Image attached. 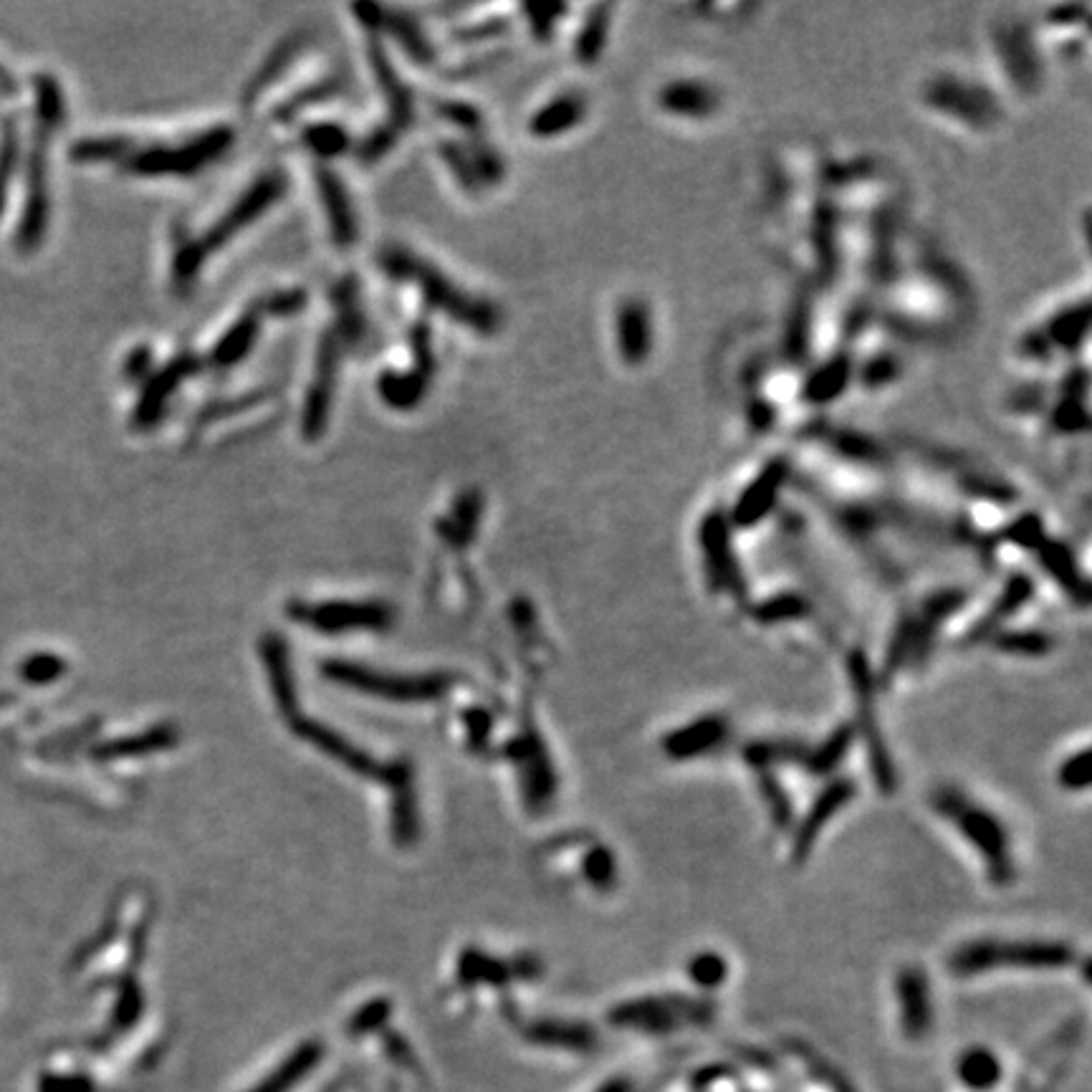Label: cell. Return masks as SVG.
I'll return each instance as SVG.
<instances>
[{
    "label": "cell",
    "mask_w": 1092,
    "mask_h": 1092,
    "mask_svg": "<svg viewBox=\"0 0 1092 1092\" xmlns=\"http://www.w3.org/2000/svg\"><path fill=\"white\" fill-rule=\"evenodd\" d=\"M286 190H289V175L281 168H268L258 173L251 185L203 233L178 228L173 241V266H170L175 289L188 291L198 281L200 271L208 266V261L218 251L231 246L233 238L248 231L258 218L266 216L273 205L284 198Z\"/></svg>",
    "instance_id": "3"
},
{
    "label": "cell",
    "mask_w": 1092,
    "mask_h": 1092,
    "mask_svg": "<svg viewBox=\"0 0 1092 1092\" xmlns=\"http://www.w3.org/2000/svg\"><path fill=\"white\" fill-rule=\"evenodd\" d=\"M1057 782L1067 789V792H1085L1090 787V749L1082 746L1080 751L1070 754V757L1062 762L1060 772H1057Z\"/></svg>",
    "instance_id": "28"
},
{
    "label": "cell",
    "mask_w": 1092,
    "mask_h": 1092,
    "mask_svg": "<svg viewBox=\"0 0 1092 1092\" xmlns=\"http://www.w3.org/2000/svg\"><path fill=\"white\" fill-rule=\"evenodd\" d=\"M314 185L321 200L326 223H329V236L339 251H349L359 238L357 211L352 205V195L344 188L339 175L326 168L324 163H316Z\"/></svg>",
    "instance_id": "17"
},
{
    "label": "cell",
    "mask_w": 1092,
    "mask_h": 1092,
    "mask_svg": "<svg viewBox=\"0 0 1092 1092\" xmlns=\"http://www.w3.org/2000/svg\"><path fill=\"white\" fill-rule=\"evenodd\" d=\"M928 802L935 817L953 827L956 835L977 852L987 880L997 887L1012 885L1017 877V860L1007 822L992 807L956 784H938L930 792Z\"/></svg>",
    "instance_id": "5"
},
{
    "label": "cell",
    "mask_w": 1092,
    "mask_h": 1092,
    "mask_svg": "<svg viewBox=\"0 0 1092 1092\" xmlns=\"http://www.w3.org/2000/svg\"><path fill=\"white\" fill-rule=\"evenodd\" d=\"M268 316L271 314H268L266 299L261 296V299L253 301L251 309H248L246 314L238 316V319L228 326L226 334L213 344L208 357L203 359V367H213V369L236 367L241 359L248 357V352H251L253 344H256L258 339V331H261L263 319H268Z\"/></svg>",
    "instance_id": "19"
},
{
    "label": "cell",
    "mask_w": 1092,
    "mask_h": 1092,
    "mask_svg": "<svg viewBox=\"0 0 1092 1092\" xmlns=\"http://www.w3.org/2000/svg\"><path fill=\"white\" fill-rule=\"evenodd\" d=\"M989 645L1004 655L1014 657H1042L1052 650V637L1042 630H1012L1004 627L997 635L989 637Z\"/></svg>",
    "instance_id": "22"
},
{
    "label": "cell",
    "mask_w": 1092,
    "mask_h": 1092,
    "mask_svg": "<svg viewBox=\"0 0 1092 1092\" xmlns=\"http://www.w3.org/2000/svg\"><path fill=\"white\" fill-rule=\"evenodd\" d=\"M574 119V104L572 99H559L557 104L546 106L531 121V131L536 134H554V131L564 129L569 121Z\"/></svg>",
    "instance_id": "31"
},
{
    "label": "cell",
    "mask_w": 1092,
    "mask_h": 1092,
    "mask_svg": "<svg viewBox=\"0 0 1092 1092\" xmlns=\"http://www.w3.org/2000/svg\"><path fill=\"white\" fill-rule=\"evenodd\" d=\"M584 867H587L584 872H587L589 882L594 887H599V890H612L614 882H617V860L609 852V847H594V852L587 857Z\"/></svg>",
    "instance_id": "30"
},
{
    "label": "cell",
    "mask_w": 1092,
    "mask_h": 1092,
    "mask_svg": "<svg viewBox=\"0 0 1092 1092\" xmlns=\"http://www.w3.org/2000/svg\"><path fill=\"white\" fill-rule=\"evenodd\" d=\"M956 1075L969 1090L987 1092L1002 1080V1062L989 1047H969L956 1062Z\"/></svg>",
    "instance_id": "21"
},
{
    "label": "cell",
    "mask_w": 1092,
    "mask_h": 1092,
    "mask_svg": "<svg viewBox=\"0 0 1092 1092\" xmlns=\"http://www.w3.org/2000/svg\"><path fill=\"white\" fill-rule=\"evenodd\" d=\"M716 1007L709 999L686 994H647L627 999L609 1012V1022L637 1035L665 1037L689 1027H704L714 1019Z\"/></svg>",
    "instance_id": "8"
},
{
    "label": "cell",
    "mask_w": 1092,
    "mask_h": 1092,
    "mask_svg": "<svg viewBox=\"0 0 1092 1092\" xmlns=\"http://www.w3.org/2000/svg\"><path fill=\"white\" fill-rule=\"evenodd\" d=\"M377 266L384 276L397 284H407L423 296L426 306L441 311L448 319L481 336L496 334L501 326V311L494 301L473 294L456 281L433 258L423 256L404 243H387L379 248Z\"/></svg>",
    "instance_id": "4"
},
{
    "label": "cell",
    "mask_w": 1092,
    "mask_h": 1092,
    "mask_svg": "<svg viewBox=\"0 0 1092 1092\" xmlns=\"http://www.w3.org/2000/svg\"><path fill=\"white\" fill-rule=\"evenodd\" d=\"M0 91H8V94L16 91V81H13L11 71L6 66H0Z\"/></svg>",
    "instance_id": "34"
},
{
    "label": "cell",
    "mask_w": 1092,
    "mask_h": 1092,
    "mask_svg": "<svg viewBox=\"0 0 1092 1092\" xmlns=\"http://www.w3.org/2000/svg\"><path fill=\"white\" fill-rule=\"evenodd\" d=\"M895 1002H898V1019L903 1037L910 1042H920L930 1035L935 1019L933 989L920 967L910 964L895 977Z\"/></svg>",
    "instance_id": "15"
},
{
    "label": "cell",
    "mask_w": 1092,
    "mask_h": 1092,
    "mask_svg": "<svg viewBox=\"0 0 1092 1092\" xmlns=\"http://www.w3.org/2000/svg\"><path fill=\"white\" fill-rule=\"evenodd\" d=\"M233 145L236 129L231 124H213L185 136L143 143L124 134H99L76 140L71 160L84 165L109 163L134 178H193L226 158Z\"/></svg>",
    "instance_id": "1"
},
{
    "label": "cell",
    "mask_w": 1092,
    "mask_h": 1092,
    "mask_svg": "<svg viewBox=\"0 0 1092 1092\" xmlns=\"http://www.w3.org/2000/svg\"><path fill=\"white\" fill-rule=\"evenodd\" d=\"M759 792H762L764 802L769 807V817L777 827H787L792 822V799L784 792L779 779L774 777V772H762L759 774Z\"/></svg>",
    "instance_id": "27"
},
{
    "label": "cell",
    "mask_w": 1092,
    "mask_h": 1092,
    "mask_svg": "<svg viewBox=\"0 0 1092 1092\" xmlns=\"http://www.w3.org/2000/svg\"><path fill=\"white\" fill-rule=\"evenodd\" d=\"M964 607L962 592H940L915 604V609L900 617L893 637L887 642L885 660H882V682L905 670H915L923 665L925 657L935 647L943 622L953 617Z\"/></svg>",
    "instance_id": "7"
},
{
    "label": "cell",
    "mask_w": 1092,
    "mask_h": 1092,
    "mask_svg": "<svg viewBox=\"0 0 1092 1092\" xmlns=\"http://www.w3.org/2000/svg\"><path fill=\"white\" fill-rule=\"evenodd\" d=\"M357 16H362V23L369 31H387L389 36L397 38L399 46L407 51V56L418 63H433L436 61V48H433L431 38L423 31V26L418 23V18H413L410 13L399 11V8H382V6H357L354 8Z\"/></svg>",
    "instance_id": "18"
},
{
    "label": "cell",
    "mask_w": 1092,
    "mask_h": 1092,
    "mask_svg": "<svg viewBox=\"0 0 1092 1092\" xmlns=\"http://www.w3.org/2000/svg\"><path fill=\"white\" fill-rule=\"evenodd\" d=\"M729 736L731 724L724 714H706L667 731L660 739V751L670 762H696L719 751Z\"/></svg>",
    "instance_id": "16"
},
{
    "label": "cell",
    "mask_w": 1092,
    "mask_h": 1092,
    "mask_svg": "<svg viewBox=\"0 0 1092 1092\" xmlns=\"http://www.w3.org/2000/svg\"><path fill=\"white\" fill-rule=\"evenodd\" d=\"M299 48H301V41H299V38H289V41L281 43V46L276 48V51H273L271 56H268V61L263 63L261 68H258L256 76H253L251 84H248L246 96H243V99H246V106H253V104H256L258 96H261L263 91H266L268 86H271L273 81H276V76H279L281 71H286V68H289L291 58L296 56V51H299Z\"/></svg>",
    "instance_id": "24"
},
{
    "label": "cell",
    "mask_w": 1092,
    "mask_h": 1092,
    "mask_svg": "<svg viewBox=\"0 0 1092 1092\" xmlns=\"http://www.w3.org/2000/svg\"><path fill=\"white\" fill-rule=\"evenodd\" d=\"M331 319L321 329L314 354V372L301 410V436L306 441H319L329 426L334 407L336 382H339L341 362L352 349L362 344L367 334V314L362 306V294L354 276H341L329 291Z\"/></svg>",
    "instance_id": "2"
},
{
    "label": "cell",
    "mask_w": 1092,
    "mask_h": 1092,
    "mask_svg": "<svg viewBox=\"0 0 1092 1092\" xmlns=\"http://www.w3.org/2000/svg\"><path fill=\"white\" fill-rule=\"evenodd\" d=\"M852 741H855V731L850 724H842L827 736L825 741L819 744H809L804 751L802 769L814 777H830L840 769V764L845 762L847 751H850Z\"/></svg>",
    "instance_id": "20"
},
{
    "label": "cell",
    "mask_w": 1092,
    "mask_h": 1092,
    "mask_svg": "<svg viewBox=\"0 0 1092 1092\" xmlns=\"http://www.w3.org/2000/svg\"><path fill=\"white\" fill-rule=\"evenodd\" d=\"M33 99H36V121L58 129L66 116V101H63V89L51 74L33 76Z\"/></svg>",
    "instance_id": "23"
},
{
    "label": "cell",
    "mask_w": 1092,
    "mask_h": 1092,
    "mask_svg": "<svg viewBox=\"0 0 1092 1092\" xmlns=\"http://www.w3.org/2000/svg\"><path fill=\"white\" fill-rule=\"evenodd\" d=\"M847 677H850L852 699H855V726H852L855 739L865 744L867 762L872 767L877 789L882 794H893L895 787H898V772H895L893 754L887 749L880 719H877L875 672H872L870 660L862 650H852L847 655Z\"/></svg>",
    "instance_id": "9"
},
{
    "label": "cell",
    "mask_w": 1092,
    "mask_h": 1092,
    "mask_svg": "<svg viewBox=\"0 0 1092 1092\" xmlns=\"http://www.w3.org/2000/svg\"><path fill=\"white\" fill-rule=\"evenodd\" d=\"M807 612L804 609V604L799 602L797 597H782L779 602H772V604H764L762 609H759V620L764 622H784V620H797V617H802V614Z\"/></svg>",
    "instance_id": "32"
},
{
    "label": "cell",
    "mask_w": 1092,
    "mask_h": 1092,
    "mask_svg": "<svg viewBox=\"0 0 1092 1092\" xmlns=\"http://www.w3.org/2000/svg\"><path fill=\"white\" fill-rule=\"evenodd\" d=\"M16 160H18V131H16V124L8 119L6 129H3V143H0V216H3V208H6L8 185H11L13 170H16Z\"/></svg>",
    "instance_id": "29"
},
{
    "label": "cell",
    "mask_w": 1092,
    "mask_h": 1092,
    "mask_svg": "<svg viewBox=\"0 0 1092 1092\" xmlns=\"http://www.w3.org/2000/svg\"><path fill=\"white\" fill-rule=\"evenodd\" d=\"M686 974H689V979L699 989L714 992V989H719L729 979V962L721 953H716V950H701V953H696L689 962Z\"/></svg>",
    "instance_id": "26"
},
{
    "label": "cell",
    "mask_w": 1092,
    "mask_h": 1092,
    "mask_svg": "<svg viewBox=\"0 0 1092 1092\" xmlns=\"http://www.w3.org/2000/svg\"><path fill=\"white\" fill-rule=\"evenodd\" d=\"M410 349H413V367L404 372H384L379 377L377 389L389 407L410 410L423 399V394L431 387L433 372H436V354H433V334L426 321H416V326L407 334Z\"/></svg>",
    "instance_id": "12"
},
{
    "label": "cell",
    "mask_w": 1092,
    "mask_h": 1092,
    "mask_svg": "<svg viewBox=\"0 0 1092 1092\" xmlns=\"http://www.w3.org/2000/svg\"><path fill=\"white\" fill-rule=\"evenodd\" d=\"M369 66H372V74L377 79V86L382 89L384 101H387V119L379 126H374L367 136H364L362 148H359V160L362 165L377 163L379 158L389 153V150L397 145V140L402 134H407L413 121H416V94L399 79L397 68H394L392 58L387 56L382 46H379V38H369Z\"/></svg>",
    "instance_id": "10"
},
{
    "label": "cell",
    "mask_w": 1092,
    "mask_h": 1092,
    "mask_svg": "<svg viewBox=\"0 0 1092 1092\" xmlns=\"http://www.w3.org/2000/svg\"><path fill=\"white\" fill-rule=\"evenodd\" d=\"M203 369V359L195 357L193 352H180L178 357H173L170 362H165L163 369H158L155 374H150L145 379V387L136 397L134 413H131V426L136 431H150L155 428V423L165 416V410L170 407V399L175 397V392L180 389V384L185 379H190L193 374H198Z\"/></svg>",
    "instance_id": "13"
},
{
    "label": "cell",
    "mask_w": 1092,
    "mask_h": 1092,
    "mask_svg": "<svg viewBox=\"0 0 1092 1092\" xmlns=\"http://www.w3.org/2000/svg\"><path fill=\"white\" fill-rule=\"evenodd\" d=\"M594 1092H632V1082L625 1077H612L604 1085H599Z\"/></svg>",
    "instance_id": "33"
},
{
    "label": "cell",
    "mask_w": 1092,
    "mask_h": 1092,
    "mask_svg": "<svg viewBox=\"0 0 1092 1092\" xmlns=\"http://www.w3.org/2000/svg\"><path fill=\"white\" fill-rule=\"evenodd\" d=\"M53 126L36 121L31 155L26 168V205H23L21 223H18L16 246L18 251L31 253L41 246L51 216V198H48V140Z\"/></svg>",
    "instance_id": "11"
},
{
    "label": "cell",
    "mask_w": 1092,
    "mask_h": 1092,
    "mask_svg": "<svg viewBox=\"0 0 1092 1092\" xmlns=\"http://www.w3.org/2000/svg\"><path fill=\"white\" fill-rule=\"evenodd\" d=\"M1075 964V945L1060 938H1007V935H979L956 945L948 953V974L959 979H977L999 969L1022 972H1057Z\"/></svg>",
    "instance_id": "6"
},
{
    "label": "cell",
    "mask_w": 1092,
    "mask_h": 1092,
    "mask_svg": "<svg viewBox=\"0 0 1092 1092\" xmlns=\"http://www.w3.org/2000/svg\"><path fill=\"white\" fill-rule=\"evenodd\" d=\"M857 797V784L847 777H835L825 789H819V794L814 797L812 807L807 809L802 819H799L797 830L792 835V862L794 865H802L809 860L814 845L822 837L827 825H832L837 819V814Z\"/></svg>",
    "instance_id": "14"
},
{
    "label": "cell",
    "mask_w": 1092,
    "mask_h": 1092,
    "mask_svg": "<svg viewBox=\"0 0 1092 1092\" xmlns=\"http://www.w3.org/2000/svg\"><path fill=\"white\" fill-rule=\"evenodd\" d=\"M301 140H304L306 148L316 155L319 163L336 158L347 150V129L334 121H319V124H309L301 129Z\"/></svg>",
    "instance_id": "25"
}]
</instances>
